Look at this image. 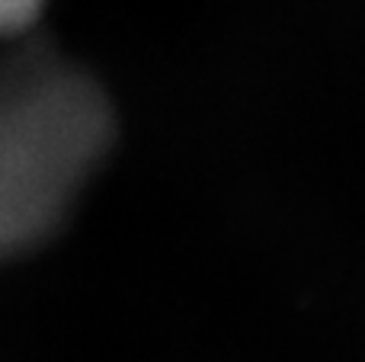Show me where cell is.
I'll list each match as a JSON object with an SVG mask.
<instances>
[{"label":"cell","instance_id":"obj_1","mask_svg":"<svg viewBox=\"0 0 365 362\" xmlns=\"http://www.w3.org/2000/svg\"><path fill=\"white\" fill-rule=\"evenodd\" d=\"M42 6L45 0H0V36H10L36 23Z\"/></svg>","mask_w":365,"mask_h":362}]
</instances>
